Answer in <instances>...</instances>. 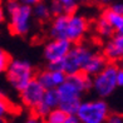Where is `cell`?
Returning <instances> with one entry per match:
<instances>
[{
  "mask_svg": "<svg viewBox=\"0 0 123 123\" xmlns=\"http://www.w3.org/2000/svg\"><path fill=\"white\" fill-rule=\"evenodd\" d=\"M58 93V107L67 114L75 113L83 96L92 91V77L84 72L67 75L65 82L55 88Z\"/></svg>",
  "mask_w": 123,
  "mask_h": 123,
  "instance_id": "6da1fadb",
  "label": "cell"
},
{
  "mask_svg": "<svg viewBox=\"0 0 123 123\" xmlns=\"http://www.w3.org/2000/svg\"><path fill=\"white\" fill-rule=\"evenodd\" d=\"M5 13L9 18V29L15 35H26L31 28L33 10L18 0H9L5 5Z\"/></svg>",
  "mask_w": 123,
  "mask_h": 123,
  "instance_id": "7a4b0ae2",
  "label": "cell"
},
{
  "mask_svg": "<svg viewBox=\"0 0 123 123\" xmlns=\"http://www.w3.org/2000/svg\"><path fill=\"white\" fill-rule=\"evenodd\" d=\"M75 114L80 123H105L109 114V107L104 98L82 100Z\"/></svg>",
  "mask_w": 123,
  "mask_h": 123,
  "instance_id": "3957f363",
  "label": "cell"
},
{
  "mask_svg": "<svg viewBox=\"0 0 123 123\" xmlns=\"http://www.w3.org/2000/svg\"><path fill=\"white\" fill-rule=\"evenodd\" d=\"M6 79L14 89L20 92L31 79L35 78V70L26 60L12 59L5 72Z\"/></svg>",
  "mask_w": 123,
  "mask_h": 123,
  "instance_id": "277c9868",
  "label": "cell"
},
{
  "mask_svg": "<svg viewBox=\"0 0 123 123\" xmlns=\"http://www.w3.org/2000/svg\"><path fill=\"white\" fill-rule=\"evenodd\" d=\"M117 69H118V65L116 63L108 62V64L99 73L92 77V89L98 98H107L116 91Z\"/></svg>",
  "mask_w": 123,
  "mask_h": 123,
  "instance_id": "5b68a950",
  "label": "cell"
},
{
  "mask_svg": "<svg viewBox=\"0 0 123 123\" xmlns=\"http://www.w3.org/2000/svg\"><path fill=\"white\" fill-rule=\"evenodd\" d=\"M89 29V21L84 15L78 14L77 12L68 14L65 26V39L72 43H79L84 39Z\"/></svg>",
  "mask_w": 123,
  "mask_h": 123,
  "instance_id": "8992f818",
  "label": "cell"
},
{
  "mask_svg": "<svg viewBox=\"0 0 123 123\" xmlns=\"http://www.w3.org/2000/svg\"><path fill=\"white\" fill-rule=\"evenodd\" d=\"M73 45L68 39L63 38H52V40L44 47V58L48 62V65L57 64L63 59Z\"/></svg>",
  "mask_w": 123,
  "mask_h": 123,
  "instance_id": "52a82bcc",
  "label": "cell"
},
{
  "mask_svg": "<svg viewBox=\"0 0 123 123\" xmlns=\"http://www.w3.org/2000/svg\"><path fill=\"white\" fill-rule=\"evenodd\" d=\"M44 92H45V88L38 82L37 78H34V79H31L20 91L21 103H23L26 108H29L30 111H33L39 103L42 102Z\"/></svg>",
  "mask_w": 123,
  "mask_h": 123,
  "instance_id": "ba28073f",
  "label": "cell"
},
{
  "mask_svg": "<svg viewBox=\"0 0 123 123\" xmlns=\"http://www.w3.org/2000/svg\"><path fill=\"white\" fill-rule=\"evenodd\" d=\"M102 54L108 62H119L123 57V34L114 33L111 38H108L103 47Z\"/></svg>",
  "mask_w": 123,
  "mask_h": 123,
  "instance_id": "9c48e42d",
  "label": "cell"
},
{
  "mask_svg": "<svg viewBox=\"0 0 123 123\" xmlns=\"http://www.w3.org/2000/svg\"><path fill=\"white\" fill-rule=\"evenodd\" d=\"M58 102H59V99H58L57 89L55 88L45 89V92L43 94V98H42V102L33 109L34 116L39 117V118H44L50 109L58 107Z\"/></svg>",
  "mask_w": 123,
  "mask_h": 123,
  "instance_id": "30bf717a",
  "label": "cell"
},
{
  "mask_svg": "<svg viewBox=\"0 0 123 123\" xmlns=\"http://www.w3.org/2000/svg\"><path fill=\"white\" fill-rule=\"evenodd\" d=\"M107 64H108V60L105 59L104 55L102 53H99V52H96L86 63V65H84V68H83L82 72H84V73L93 77L97 73H99Z\"/></svg>",
  "mask_w": 123,
  "mask_h": 123,
  "instance_id": "8fae6325",
  "label": "cell"
},
{
  "mask_svg": "<svg viewBox=\"0 0 123 123\" xmlns=\"http://www.w3.org/2000/svg\"><path fill=\"white\" fill-rule=\"evenodd\" d=\"M102 15L104 16V19L109 23V25L114 29L116 33L123 26V14H118V13L113 12V10H111L109 8H107L102 13Z\"/></svg>",
  "mask_w": 123,
  "mask_h": 123,
  "instance_id": "7c38bea8",
  "label": "cell"
},
{
  "mask_svg": "<svg viewBox=\"0 0 123 123\" xmlns=\"http://www.w3.org/2000/svg\"><path fill=\"white\" fill-rule=\"evenodd\" d=\"M96 30L98 33V35L103 39H108L116 33L113 28L109 25V23L104 19L103 15H100L96 21Z\"/></svg>",
  "mask_w": 123,
  "mask_h": 123,
  "instance_id": "4fadbf2b",
  "label": "cell"
},
{
  "mask_svg": "<svg viewBox=\"0 0 123 123\" xmlns=\"http://www.w3.org/2000/svg\"><path fill=\"white\" fill-rule=\"evenodd\" d=\"M31 10H33V18L38 19L39 21H47L52 18L49 6L42 1L35 4L34 6H31Z\"/></svg>",
  "mask_w": 123,
  "mask_h": 123,
  "instance_id": "5bb4252c",
  "label": "cell"
},
{
  "mask_svg": "<svg viewBox=\"0 0 123 123\" xmlns=\"http://www.w3.org/2000/svg\"><path fill=\"white\" fill-rule=\"evenodd\" d=\"M48 69V74H49V80L52 88H57L59 87L63 82H65L67 79V74L63 70L57 69V68H47Z\"/></svg>",
  "mask_w": 123,
  "mask_h": 123,
  "instance_id": "9a60e30c",
  "label": "cell"
},
{
  "mask_svg": "<svg viewBox=\"0 0 123 123\" xmlns=\"http://www.w3.org/2000/svg\"><path fill=\"white\" fill-rule=\"evenodd\" d=\"M65 114L67 113H64L59 107H57V108L50 109L43 119L45 123H63V121L65 118Z\"/></svg>",
  "mask_w": 123,
  "mask_h": 123,
  "instance_id": "2e32d148",
  "label": "cell"
},
{
  "mask_svg": "<svg viewBox=\"0 0 123 123\" xmlns=\"http://www.w3.org/2000/svg\"><path fill=\"white\" fill-rule=\"evenodd\" d=\"M13 111L12 103L8 100V98L0 94V117H8Z\"/></svg>",
  "mask_w": 123,
  "mask_h": 123,
  "instance_id": "e0dca14e",
  "label": "cell"
},
{
  "mask_svg": "<svg viewBox=\"0 0 123 123\" xmlns=\"http://www.w3.org/2000/svg\"><path fill=\"white\" fill-rule=\"evenodd\" d=\"M58 1L62 4L65 14H70V13L77 12V8H78L77 0H58Z\"/></svg>",
  "mask_w": 123,
  "mask_h": 123,
  "instance_id": "ac0fdd59",
  "label": "cell"
},
{
  "mask_svg": "<svg viewBox=\"0 0 123 123\" xmlns=\"http://www.w3.org/2000/svg\"><path fill=\"white\" fill-rule=\"evenodd\" d=\"M10 60H12L10 55L5 52V50L0 49V75L5 74V72H6V68H8V65L10 63Z\"/></svg>",
  "mask_w": 123,
  "mask_h": 123,
  "instance_id": "d6986e66",
  "label": "cell"
},
{
  "mask_svg": "<svg viewBox=\"0 0 123 123\" xmlns=\"http://www.w3.org/2000/svg\"><path fill=\"white\" fill-rule=\"evenodd\" d=\"M49 9H50V14H52L53 16L64 14V9H63L62 4L58 1V0H53L52 4H50V6H49Z\"/></svg>",
  "mask_w": 123,
  "mask_h": 123,
  "instance_id": "ffe728a7",
  "label": "cell"
},
{
  "mask_svg": "<svg viewBox=\"0 0 123 123\" xmlns=\"http://www.w3.org/2000/svg\"><path fill=\"white\" fill-rule=\"evenodd\" d=\"M105 123H123V114L119 113H109Z\"/></svg>",
  "mask_w": 123,
  "mask_h": 123,
  "instance_id": "44dd1931",
  "label": "cell"
},
{
  "mask_svg": "<svg viewBox=\"0 0 123 123\" xmlns=\"http://www.w3.org/2000/svg\"><path fill=\"white\" fill-rule=\"evenodd\" d=\"M63 123H80V121L75 113H70V114H65Z\"/></svg>",
  "mask_w": 123,
  "mask_h": 123,
  "instance_id": "7402d4cb",
  "label": "cell"
},
{
  "mask_svg": "<svg viewBox=\"0 0 123 123\" xmlns=\"http://www.w3.org/2000/svg\"><path fill=\"white\" fill-rule=\"evenodd\" d=\"M116 82H117V87H123V69L119 68V67L116 73Z\"/></svg>",
  "mask_w": 123,
  "mask_h": 123,
  "instance_id": "603a6c76",
  "label": "cell"
},
{
  "mask_svg": "<svg viewBox=\"0 0 123 123\" xmlns=\"http://www.w3.org/2000/svg\"><path fill=\"white\" fill-rule=\"evenodd\" d=\"M109 9L116 12V13H118V14H123V4L122 3H116L113 5H111Z\"/></svg>",
  "mask_w": 123,
  "mask_h": 123,
  "instance_id": "cb8c5ba5",
  "label": "cell"
},
{
  "mask_svg": "<svg viewBox=\"0 0 123 123\" xmlns=\"http://www.w3.org/2000/svg\"><path fill=\"white\" fill-rule=\"evenodd\" d=\"M24 123H45V122H44L43 118H39V117H37V116H31Z\"/></svg>",
  "mask_w": 123,
  "mask_h": 123,
  "instance_id": "d4e9b609",
  "label": "cell"
},
{
  "mask_svg": "<svg viewBox=\"0 0 123 123\" xmlns=\"http://www.w3.org/2000/svg\"><path fill=\"white\" fill-rule=\"evenodd\" d=\"M5 18H6V13H5V8L3 6L1 0H0V24H3L5 21Z\"/></svg>",
  "mask_w": 123,
  "mask_h": 123,
  "instance_id": "484cf974",
  "label": "cell"
},
{
  "mask_svg": "<svg viewBox=\"0 0 123 123\" xmlns=\"http://www.w3.org/2000/svg\"><path fill=\"white\" fill-rule=\"evenodd\" d=\"M19 3H21V4H24V5H29V6H34L35 4H38V3H40V1H43V0H18Z\"/></svg>",
  "mask_w": 123,
  "mask_h": 123,
  "instance_id": "4316f807",
  "label": "cell"
},
{
  "mask_svg": "<svg viewBox=\"0 0 123 123\" xmlns=\"http://www.w3.org/2000/svg\"><path fill=\"white\" fill-rule=\"evenodd\" d=\"M0 123H9L6 117H0Z\"/></svg>",
  "mask_w": 123,
  "mask_h": 123,
  "instance_id": "83f0119b",
  "label": "cell"
},
{
  "mask_svg": "<svg viewBox=\"0 0 123 123\" xmlns=\"http://www.w3.org/2000/svg\"><path fill=\"white\" fill-rule=\"evenodd\" d=\"M77 1L78 3H79V1H98V0H77Z\"/></svg>",
  "mask_w": 123,
  "mask_h": 123,
  "instance_id": "f1b7e54d",
  "label": "cell"
},
{
  "mask_svg": "<svg viewBox=\"0 0 123 123\" xmlns=\"http://www.w3.org/2000/svg\"><path fill=\"white\" fill-rule=\"evenodd\" d=\"M119 63H121V67H119V68H122V69H123V57H122V59L119 60Z\"/></svg>",
  "mask_w": 123,
  "mask_h": 123,
  "instance_id": "f546056e",
  "label": "cell"
},
{
  "mask_svg": "<svg viewBox=\"0 0 123 123\" xmlns=\"http://www.w3.org/2000/svg\"><path fill=\"white\" fill-rule=\"evenodd\" d=\"M117 33H119V34H123V26L121 28V29L118 30V31H117Z\"/></svg>",
  "mask_w": 123,
  "mask_h": 123,
  "instance_id": "4dcf8cb0",
  "label": "cell"
}]
</instances>
